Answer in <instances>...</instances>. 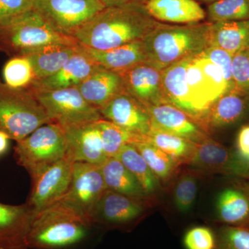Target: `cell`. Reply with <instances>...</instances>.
<instances>
[{
  "mask_svg": "<svg viewBox=\"0 0 249 249\" xmlns=\"http://www.w3.org/2000/svg\"><path fill=\"white\" fill-rule=\"evenodd\" d=\"M234 152L239 160H245L249 158V124L242 126L239 130Z\"/></svg>",
  "mask_w": 249,
  "mask_h": 249,
  "instance_id": "60d3db41",
  "label": "cell"
},
{
  "mask_svg": "<svg viewBox=\"0 0 249 249\" xmlns=\"http://www.w3.org/2000/svg\"><path fill=\"white\" fill-rule=\"evenodd\" d=\"M32 9V0H0V27Z\"/></svg>",
  "mask_w": 249,
  "mask_h": 249,
  "instance_id": "ab89813d",
  "label": "cell"
},
{
  "mask_svg": "<svg viewBox=\"0 0 249 249\" xmlns=\"http://www.w3.org/2000/svg\"><path fill=\"white\" fill-rule=\"evenodd\" d=\"M216 217L223 226L249 229V180L232 183L219 193Z\"/></svg>",
  "mask_w": 249,
  "mask_h": 249,
  "instance_id": "ac0fdd59",
  "label": "cell"
},
{
  "mask_svg": "<svg viewBox=\"0 0 249 249\" xmlns=\"http://www.w3.org/2000/svg\"><path fill=\"white\" fill-rule=\"evenodd\" d=\"M33 215L27 203H0V249H29L27 239Z\"/></svg>",
  "mask_w": 249,
  "mask_h": 249,
  "instance_id": "e0dca14e",
  "label": "cell"
},
{
  "mask_svg": "<svg viewBox=\"0 0 249 249\" xmlns=\"http://www.w3.org/2000/svg\"><path fill=\"white\" fill-rule=\"evenodd\" d=\"M215 249H249V229L222 226L216 231Z\"/></svg>",
  "mask_w": 249,
  "mask_h": 249,
  "instance_id": "d590c367",
  "label": "cell"
},
{
  "mask_svg": "<svg viewBox=\"0 0 249 249\" xmlns=\"http://www.w3.org/2000/svg\"><path fill=\"white\" fill-rule=\"evenodd\" d=\"M91 223L60 201L33 217L28 235L29 249H71L87 238Z\"/></svg>",
  "mask_w": 249,
  "mask_h": 249,
  "instance_id": "3957f363",
  "label": "cell"
},
{
  "mask_svg": "<svg viewBox=\"0 0 249 249\" xmlns=\"http://www.w3.org/2000/svg\"><path fill=\"white\" fill-rule=\"evenodd\" d=\"M143 202L107 189L91 215V224L108 228H125L133 224L143 214Z\"/></svg>",
  "mask_w": 249,
  "mask_h": 249,
  "instance_id": "7c38bea8",
  "label": "cell"
},
{
  "mask_svg": "<svg viewBox=\"0 0 249 249\" xmlns=\"http://www.w3.org/2000/svg\"><path fill=\"white\" fill-rule=\"evenodd\" d=\"M197 190V178L194 174L184 173L178 178L174 189L173 201L180 213H188L193 209Z\"/></svg>",
  "mask_w": 249,
  "mask_h": 249,
  "instance_id": "e575fe53",
  "label": "cell"
},
{
  "mask_svg": "<svg viewBox=\"0 0 249 249\" xmlns=\"http://www.w3.org/2000/svg\"><path fill=\"white\" fill-rule=\"evenodd\" d=\"M148 14L158 22L191 24L204 22L206 11L196 0H147Z\"/></svg>",
  "mask_w": 249,
  "mask_h": 249,
  "instance_id": "44dd1931",
  "label": "cell"
},
{
  "mask_svg": "<svg viewBox=\"0 0 249 249\" xmlns=\"http://www.w3.org/2000/svg\"><path fill=\"white\" fill-rule=\"evenodd\" d=\"M30 91L45 109L50 122L62 129L103 119L97 108L88 103L77 88Z\"/></svg>",
  "mask_w": 249,
  "mask_h": 249,
  "instance_id": "ba28073f",
  "label": "cell"
},
{
  "mask_svg": "<svg viewBox=\"0 0 249 249\" xmlns=\"http://www.w3.org/2000/svg\"><path fill=\"white\" fill-rule=\"evenodd\" d=\"M151 127L199 143L207 139L204 129L184 111L169 103L147 107Z\"/></svg>",
  "mask_w": 249,
  "mask_h": 249,
  "instance_id": "9a60e30c",
  "label": "cell"
},
{
  "mask_svg": "<svg viewBox=\"0 0 249 249\" xmlns=\"http://www.w3.org/2000/svg\"><path fill=\"white\" fill-rule=\"evenodd\" d=\"M9 137L7 134L0 130V155L4 154L9 147Z\"/></svg>",
  "mask_w": 249,
  "mask_h": 249,
  "instance_id": "ee69618b",
  "label": "cell"
},
{
  "mask_svg": "<svg viewBox=\"0 0 249 249\" xmlns=\"http://www.w3.org/2000/svg\"><path fill=\"white\" fill-rule=\"evenodd\" d=\"M68 150L64 129L58 124L49 123L18 142L14 157L33 180L65 157Z\"/></svg>",
  "mask_w": 249,
  "mask_h": 249,
  "instance_id": "8992f818",
  "label": "cell"
},
{
  "mask_svg": "<svg viewBox=\"0 0 249 249\" xmlns=\"http://www.w3.org/2000/svg\"><path fill=\"white\" fill-rule=\"evenodd\" d=\"M78 46L79 44L58 46L27 55L34 68V80L43 79L58 72L76 53Z\"/></svg>",
  "mask_w": 249,
  "mask_h": 249,
  "instance_id": "83f0119b",
  "label": "cell"
},
{
  "mask_svg": "<svg viewBox=\"0 0 249 249\" xmlns=\"http://www.w3.org/2000/svg\"><path fill=\"white\" fill-rule=\"evenodd\" d=\"M191 58L174 64L162 70L161 73L162 85L167 103L184 111L193 119L186 81V69Z\"/></svg>",
  "mask_w": 249,
  "mask_h": 249,
  "instance_id": "d4e9b609",
  "label": "cell"
},
{
  "mask_svg": "<svg viewBox=\"0 0 249 249\" xmlns=\"http://www.w3.org/2000/svg\"><path fill=\"white\" fill-rule=\"evenodd\" d=\"M145 139L179 163L189 162L196 145L188 139L153 127Z\"/></svg>",
  "mask_w": 249,
  "mask_h": 249,
  "instance_id": "f546056e",
  "label": "cell"
},
{
  "mask_svg": "<svg viewBox=\"0 0 249 249\" xmlns=\"http://www.w3.org/2000/svg\"><path fill=\"white\" fill-rule=\"evenodd\" d=\"M244 51L247 53V55L249 56V38L247 40V43H246L245 48L243 49Z\"/></svg>",
  "mask_w": 249,
  "mask_h": 249,
  "instance_id": "bcb514c9",
  "label": "cell"
},
{
  "mask_svg": "<svg viewBox=\"0 0 249 249\" xmlns=\"http://www.w3.org/2000/svg\"><path fill=\"white\" fill-rule=\"evenodd\" d=\"M115 157L137 178L147 196L154 194L160 188V180L132 144L124 145Z\"/></svg>",
  "mask_w": 249,
  "mask_h": 249,
  "instance_id": "f1b7e54d",
  "label": "cell"
},
{
  "mask_svg": "<svg viewBox=\"0 0 249 249\" xmlns=\"http://www.w3.org/2000/svg\"><path fill=\"white\" fill-rule=\"evenodd\" d=\"M199 1H201V2L204 3V4H206L208 5L213 4V3L217 2V1H221V0H198Z\"/></svg>",
  "mask_w": 249,
  "mask_h": 249,
  "instance_id": "f6af8a7d",
  "label": "cell"
},
{
  "mask_svg": "<svg viewBox=\"0 0 249 249\" xmlns=\"http://www.w3.org/2000/svg\"><path fill=\"white\" fill-rule=\"evenodd\" d=\"M186 249H215L216 232L204 226H197L188 229L183 237Z\"/></svg>",
  "mask_w": 249,
  "mask_h": 249,
  "instance_id": "8d00e7d4",
  "label": "cell"
},
{
  "mask_svg": "<svg viewBox=\"0 0 249 249\" xmlns=\"http://www.w3.org/2000/svg\"><path fill=\"white\" fill-rule=\"evenodd\" d=\"M131 144L137 148L160 181L161 180L165 182L173 176L180 163L178 160L145 139Z\"/></svg>",
  "mask_w": 249,
  "mask_h": 249,
  "instance_id": "4dcf8cb0",
  "label": "cell"
},
{
  "mask_svg": "<svg viewBox=\"0 0 249 249\" xmlns=\"http://www.w3.org/2000/svg\"><path fill=\"white\" fill-rule=\"evenodd\" d=\"M75 159L68 150L65 157L32 180L27 204L33 215L62 199L71 182Z\"/></svg>",
  "mask_w": 249,
  "mask_h": 249,
  "instance_id": "8fae6325",
  "label": "cell"
},
{
  "mask_svg": "<svg viewBox=\"0 0 249 249\" xmlns=\"http://www.w3.org/2000/svg\"><path fill=\"white\" fill-rule=\"evenodd\" d=\"M77 88L85 99L98 109L125 91L120 73L101 65Z\"/></svg>",
  "mask_w": 249,
  "mask_h": 249,
  "instance_id": "7402d4cb",
  "label": "cell"
},
{
  "mask_svg": "<svg viewBox=\"0 0 249 249\" xmlns=\"http://www.w3.org/2000/svg\"><path fill=\"white\" fill-rule=\"evenodd\" d=\"M4 83L14 89H27L35 80L32 64L27 56H14L3 68Z\"/></svg>",
  "mask_w": 249,
  "mask_h": 249,
  "instance_id": "836d02e7",
  "label": "cell"
},
{
  "mask_svg": "<svg viewBox=\"0 0 249 249\" xmlns=\"http://www.w3.org/2000/svg\"><path fill=\"white\" fill-rule=\"evenodd\" d=\"M237 161H238V175H237L238 177L237 178L249 180V158L245 160H237Z\"/></svg>",
  "mask_w": 249,
  "mask_h": 249,
  "instance_id": "7bdbcfd3",
  "label": "cell"
},
{
  "mask_svg": "<svg viewBox=\"0 0 249 249\" xmlns=\"http://www.w3.org/2000/svg\"><path fill=\"white\" fill-rule=\"evenodd\" d=\"M98 110L103 119L142 138H145L151 129V119L147 107L125 91Z\"/></svg>",
  "mask_w": 249,
  "mask_h": 249,
  "instance_id": "4fadbf2b",
  "label": "cell"
},
{
  "mask_svg": "<svg viewBox=\"0 0 249 249\" xmlns=\"http://www.w3.org/2000/svg\"><path fill=\"white\" fill-rule=\"evenodd\" d=\"M96 122L63 129L75 161L100 165L108 158Z\"/></svg>",
  "mask_w": 249,
  "mask_h": 249,
  "instance_id": "d6986e66",
  "label": "cell"
},
{
  "mask_svg": "<svg viewBox=\"0 0 249 249\" xmlns=\"http://www.w3.org/2000/svg\"><path fill=\"white\" fill-rule=\"evenodd\" d=\"M249 111V95L234 89L214 102L204 121L213 128L221 129L240 122Z\"/></svg>",
  "mask_w": 249,
  "mask_h": 249,
  "instance_id": "cb8c5ba5",
  "label": "cell"
},
{
  "mask_svg": "<svg viewBox=\"0 0 249 249\" xmlns=\"http://www.w3.org/2000/svg\"><path fill=\"white\" fill-rule=\"evenodd\" d=\"M232 77L235 89L249 96V56L244 50L232 56Z\"/></svg>",
  "mask_w": 249,
  "mask_h": 249,
  "instance_id": "74e56055",
  "label": "cell"
},
{
  "mask_svg": "<svg viewBox=\"0 0 249 249\" xmlns=\"http://www.w3.org/2000/svg\"><path fill=\"white\" fill-rule=\"evenodd\" d=\"M160 22L147 12L145 4L106 7L73 34L80 45L109 50L142 40Z\"/></svg>",
  "mask_w": 249,
  "mask_h": 249,
  "instance_id": "6da1fadb",
  "label": "cell"
},
{
  "mask_svg": "<svg viewBox=\"0 0 249 249\" xmlns=\"http://www.w3.org/2000/svg\"><path fill=\"white\" fill-rule=\"evenodd\" d=\"M206 22H231L249 19V0H221L208 5Z\"/></svg>",
  "mask_w": 249,
  "mask_h": 249,
  "instance_id": "d6a6232c",
  "label": "cell"
},
{
  "mask_svg": "<svg viewBox=\"0 0 249 249\" xmlns=\"http://www.w3.org/2000/svg\"><path fill=\"white\" fill-rule=\"evenodd\" d=\"M186 81L196 121H204L214 102L230 91L220 69L202 53L190 60Z\"/></svg>",
  "mask_w": 249,
  "mask_h": 249,
  "instance_id": "52a82bcc",
  "label": "cell"
},
{
  "mask_svg": "<svg viewBox=\"0 0 249 249\" xmlns=\"http://www.w3.org/2000/svg\"><path fill=\"white\" fill-rule=\"evenodd\" d=\"M107 189L143 201L147 196L130 172L116 157H109L100 165Z\"/></svg>",
  "mask_w": 249,
  "mask_h": 249,
  "instance_id": "484cf974",
  "label": "cell"
},
{
  "mask_svg": "<svg viewBox=\"0 0 249 249\" xmlns=\"http://www.w3.org/2000/svg\"><path fill=\"white\" fill-rule=\"evenodd\" d=\"M78 44L73 37L54 30L33 9L0 27V52L12 57L27 56L52 47Z\"/></svg>",
  "mask_w": 249,
  "mask_h": 249,
  "instance_id": "277c9868",
  "label": "cell"
},
{
  "mask_svg": "<svg viewBox=\"0 0 249 249\" xmlns=\"http://www.w3.org/2000/svg\"><path fill=\"white\" fill-rule=\"evenodd\" d=\"M119 73L126 92L145 107L168 103L162 85L161 71L148 62L137 64Z\"/></svg>",
  "mask_w": 249,
  "mask_h": 249,
  "instance_id": "5bb4252c",
  "label": "cell"
},
{
  "mask_svg": "<svg viewBox=\"0 0 249 249\" xmlns=\"http://www.w3.org/2000/svg\"><path fill=\"white\" fill-rule=\"evenodd\" d=\"M80 46L93 61L107 70L118 73H121L137 64L147 61L142 40L134 41L116 48L104 51Z\"/></svg>",
  "mask_w": 249,
  "mask_h": 249,
  "instance_id": "603a6c76",
  "label": "cell"
},
{
  "mask_svg": "<svg viewBox=\"0 0 249 249\" xmlns=\"http://www.w3.org/2000/svg\"><path fill=\"white\" fill-rule=\"evenodd\" d=\"M96 124L101 134L105 153L108 158L115 157L126 144L133 143L145 138L134 135L106 119L97 121Z\"/></svg>",
  "mask_w": 249,
  "mask_h": 249,
  "instance_id": "1f68e13d",
  "label": "cell"
},
{
  "mask_svg": "<svg viewBox=\"0 0 249 249\" xmlns=\"http://www.w3.org/2000/svg\"><path fill=\"white\" fill-rule=\"evenodd\" d=\"M78 46L76 53L66 65L52 76L34 80L27 89L30 91H52L78 88L90 74L99 67Z\"/></svg>",
  "mask_w": 249,
  "mask_h": 249,
  "instance_id": "2e32d148",
  "label": "cell"
},
{
  "mask_svg": "<svg viewBox=\"0 0 249 249\" xmlns=\"http://www.w3.org/2000/svg\"><path fill=\"white\" fill-rule=\"evenodd\" d=\"M202 54L220 69L230 91L235 89L232 77V60L233 55L224 49L216 47H208Z\"/></svg>",
  "mask_w": 249,
  "mask_h": 249,
  "instance_id": "f35d334b",
  "label": "cell"
},
{
  "mask_svg": "<svg viewBox=\"0 0 249 249\" xmlns=\"http://www.w3.org/2000/svg\"><path fill=\"white\" fill-rule=\"evenodd\" d=\"M107 189L100 165L76 161L68 190L59 201L91 224L95 207Z\"/></svg>",
  "mask_w": 249,
  "mask_h": 249,
  "instance_id": "9c48e42d",
  "label": "cell"
},
{
  "mask_svg": "<svg viewBox=\"0 0 249 249\" xmlns=\"http://www.w3.org/2000/svg\"><path fill=\"white\" fill-rule=\"evenodd\" d=\"M249 38V19L210 24V47H219L232 55L243 50Z\"/></svg>",
  "mask_w": 249,
  "mask_h": 249,
  "instance_id": "4316f807",
  "label": "cell"
},
{
  "mask_svg": "<svg viewBox=\"0 0 249 249\" xmlns=\"http://www.w3.org/2000/svg\"><path fill=\"white\" fill-rule=\"evenodd\" d=\"M32 6L54 30L72 37L106 8L100 0H32Z\"/></svg>",
  "mask_w": 249,
  "mask_h": 249,
  "instance_id": "30bf717a",
  "label": "cell"
},
{
  "mask_svg": "<svg viewBox=\"0 0 249 249\" xmlns=\"http://www.w3.org/2000/svg\"><path fill=\"white\" fill-rule=\"evenodd\" d=\"M105 7L121 6L129 4H145L147 0H100Z\"/></svg>",
  "mask_w": 249,
  "mask_h": 249,
  "instance_id": "b9f144b4",
  "label": "cell"
},
{
  "mask_svg": "<svg viewBox=\"0 0 249 249\" xmlns=\"http://www.w3.org/2000/svg\"><path fill=\"white\" fill-rule=\"evenodd\" d=\"M188 163L201 171L227 174L237 178L238 162L235 152L209 137L196 143Z\"/></svg>",
  "mask_w": 249,
  "mask_h": 249,
  "instance_id": "ffe728a7",
  "label": "cell"
},
{
  "mask_svg": "<svg viewBox=\"0 0 249 249\" xmlns=\"http://www.w3.org/2000/svg\"><path fill=\"white\" fill-rule=\"evenodd\" d=\"M50 120L34 93L0 82V130L16 142Z\"/></svg>",
  "mask_w": 249,
  "mask_h": 249,
  "instance_id": "5b68a950",
  "label": "cell"
},
{
  "mask_svg": "<svg viewBox=\"0 0 249 249\" xmlns=\"http://www.w3.org/2000/svg\"><path fill=\"white\" fill-rule=\"evenodd\" d=\"M211 23L160 22L143 39L147 62L162 71L177 62L199 55L210 47Z\"/></svg>",
  "mask_w": 249,
  "mask_h": 249,
  "instance_id": "7a4b0ae2",
  "label": "cell"
}]
</instances>
